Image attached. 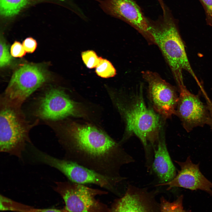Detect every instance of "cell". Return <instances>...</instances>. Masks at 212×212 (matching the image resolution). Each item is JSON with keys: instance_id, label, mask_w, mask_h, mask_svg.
Returning a JSON list of instances; mask_svg holds the SVG:
<instances>
[{"instance_id": "obj_1", "label": "cell", "mask_w": 212, "mask_h": 212, "mask_svg": "<svg viewBox=\"0 0 212 212\" xmlns=\"http://www.w3.org/2000/svg\"><path fill=\"white\" fill-rule=\"evenodd\" d=\"M64 158L108 177L120 178L121 168L134 161L119 142L96 126L73 123L58 132Z\"/></svg>"}, {"instance_id": "obj_2", "label": "cell", "mask_w": 212, "mask_h": 212, "mask_svg": "<svg viewBox=\"0 0 212 212\" xmlns=\"http://www.w3.org/2000/svg\"><path fill=\"white\" fill-rule=\"evenodd\" d=\"M142 85L135 92H130L123 99L117 101V106L125 124V133L119 142L121 145L134 135L140 139L148 154L150 146L156 148L163 125L161 116L145 101Z\"/></svg>"}, {"instance_id": "obj_3", "label": "cell", "mask_w": 212, "mask_h": 212, "mask_svg": "<svg viewBox=\"0 0 212 212\" xmlns=\"http://www.w3.org/2000/svg\"><path fill=\"white\" fill-rule=\"evenodd\" d=\"M148 31L169 66L178 89L185 86L184 70L199 84L188 58L177 22L166 8L158 20L149 21Z\"/></svg>"}, {"instance_id": "obj_4", "label": "cell", "mask_w": 212, "mask_h": 212, "mask_svg": "<svg viewBox=\"0 0 212 212\" xmlns=\"http://www.w3.org/2000/svg\"><path fill=\"white\" fill-rule=\"evenodd\" d=\"M36 161L44 163L59 170L69 181L80 184H93L113 191L124 177L114 178L106 176L70 160L52 156L37 148L32 153Z\"/></svg>"}, {"instance_id": "obj_5", "label": "cell", "mask_w": 212, "mask_h": 212, "mask_svg": "<svg viewBox=\"0 0 212 212\" xmlns=\"http://www.w3.org/2000/svg\"><path fill=\"white\" fill-rule=\"evenodd\" d=\"M3 107L0 115V151L22 158L28 143L30 127L14 108L8 104Z\"/></svg>"}, {"instance_id": "obj_6", "label": "cell", "mask_w": 212, "mask_h": 212, "mask_svg": "<svg viewBox=\"0 0 212 212\" xmlns=\"http://www.w3.org/2000/svg\"><path fill=\"white\" fill-rule=\"evenodd\" d=\"M47 73L40 67L24 64L14 72L5 90L7 102L17 107L46 82Z\"/></svg>"}, {"instance_id": "obj_7", "label": "cell", "mask_w": 212, "mask_h": 212, "mask_svg": "<svg viewBox=\"0 0 212 212\" xmlns=\"http://www.w3.org/2000/svg\"><path fill=\"white\" fill-rule=\"evenodd\" d=\"M55 184L54 189L64 201L67 212H108L107 208L95 199L106 192L69 181Z\"/></svg>"}, {"instance_id": "obj_8", "label": "cell", "mask_w": 212, "mask_h": 212, "mask_svg": "<svg viewBox=\"0 0 212 212\" xmlns=\"http://www.w3.org/2000/svg\"><path fill=\"white\" fill-rule=\"evenodd\" d=\"M142 74L148 84V98L154 110L164 119L175 115L179 96L175 87L156 72L144 71Z\"/></svg>"}, {"instance_id": "obj_9", "label": "cell", "mask_w": 212, "mask_h": 212, "mask_svg": "<svg viewBox=\"0 0 212 212\" xmlns=\"http://www.w3.org/2000/svg\"><path fill=\"white\" fill-rule=\"evenodd\" d=\"M106 14L129 24L140 33L150 44H155L148 31L149 20L133 0H96Z\"/></svg>"}, {"instance_id": "obj_10", "label": "cell", "mask_w": 212, "mask_h": 212, "mask_svg": "<svg viewBox=\"0 0 212 212\" xmlns=\"http://www.w3.org/2000/svg\"><path fill=\"white\" fill-rule=\"evenodd\" d=\"M179 95L175 115L188 132L198 127L208 125L210 116L207 105L198 95L191 92L185 86L179 89Z\"/></svg>"}, {"instance_id": "obj_11", "label": "cell", "mask_w": 212, "mask_h": 212, "mask_svg": "<svg viewBox=\"0 0 212 212\" xmlns=\"http://www.w3.org/2000/svg\"><path fill=\"white\" fill-rule=\"evenodd\" d=\"M36 113L41 118L51 120L80 114L75 103L63 90L56 88L50 89L43 95Z\"/></svg>"}, {"instance_id": "obj_12", "label": "cell", "mask_w": 212, "mask_h": 212, "mask_svg": "<svg viewBox=\"0 0 212 212\" xmlns=\"http://www.w3.org/2000/svg\"><path fill=\"white\" fill-rule=\"evenodd\" d=\"M175 161L180 168L177 175L170 181L159 184L158 186H167L168 190L176 187L192 190L199 189L212 195V183L201 173L199 164L193 163L190 157L184 162Z\"/></svg>"}, {"instance_id": "obj_13", "label": "cell", "mask_w": 212, "mask_h": 212, "mask_svg": "<svg viewBox=\"0 0 212 212\" xmlns=\"http://www.w3.org/2000/svg\"><path fill=\"white\" fill-rule=\"evenodd\" d=\"M149 193L129 185L126 192L116 203L112 212H153L148 200Z\"/></svg>"}, {"instance_id": "obj_14", "label": "cell", "mask_w": 212, "mask_h": 212, "mask_svg": "<svg viewBox=\"0 0 212 212\" xmlns=\"http://www.w3.org/2000/svg\"><path fill=\"white\" fill-rule=\"evenodd\" d=\"M152 165L153 170L159 180V184L172 180L176 176L175 168L171 159L167 148L165 135L161 134Z\"/></svg>"}, {"instance_id": "obj_15", "label": "cell", "mask_w": 212, "mask_h": 212, "mask_svg": "<svg viewBox=\"0 0 212 212\" xmlns=\"http://www.w3.org/2000/svg\"><path fill=\"white\" fill-rule=\"evenodd\" d=\"M30 0H0V12L5 17H10L18 14Z\"/></svg>"}, {"instance_id": "obj_16", "label": "cell", "mask_w": 212, "mask_h": 212, "mask_svg": "<svg viewBox=\"0 0 212 212\" xmlns=\"http://www.w3.org/2000/svg\"><path fill=\"white\" fill-rule=\"evenodd\" d=\"M95 68V72L97 75L102 78L112 77L116 74V70L112 64L108 60L101 57Z\"/></svg>"}, {"instance_id": "obj_17", "label": "cell", "mask_w": 212, "mask_h": 212, "mask_svg": "<svg viewBox=\"0 0 212 212\" xmlns=\"http://www.w3.org/2000/svg\"><path fill=\"white\" fill-rule=\"evenodd\" d=\"M182 199L181 196L176 200L171 202L162 198L160 212H186L183 207Z\"/></svg>"}, {"instance_id": "obj_18", "label": "cell", "mask_w": 212, "mask_h": 212, "mask_svg": "<svg viewBox=\"0 0 212 212\" xmlns=\"http://www.w3.org/2000/svg\"><path fill=\"white\" fill-rule=\"evenodd\" d=\"M11 211L17 212H67L66 210L56 209H39L14 201L11 205Z\"/></svg>"}, {"instance_id": "obj_19", "label": "cell", "mask_w": 212, "mask_h": 212, "mask_svg": "<svg viewBox=\"0 0 212 212\" xmlns=\"http://www.w3.org/2000/svg\"><path fill=\"white\" fill-rule=\"evenodd\" d=\"M81 57L86 66L90 69L96 67L100 61V57L97 56L95 52L92 50L82 52Z\"/></svg>"}, {"instance_id": "obj_20", "label": "cell", "mask_w": 212, "mask_h": 212, "mask_svg": "<svg viewBox=\"0 0 212 212\" xmlns=\"http://www.w3.org/2000/svg\"><path fill=\"white\" fill-rule=\"evenodd\" d=\"M0 48V66L1 67H3L10 64L11 59V56L7 45L3 41L1 40Z\"/></svg>"}, {"instance_id": "obj_21", "label": "cell", "mask_w": 212, "mask_h": 212, "mask_svg": "<svg viewBox=\"0 0 212 212\" xmlns=\"http://www.w3.org/2000/svg\"><path fill=\"white\" fill-rule=\"evenodd\" d=\"M204 9L207 24L212 26V0H199Z\"/></svg>"}, {"instance_id": "obj_22", "label": "cell", "mask_w": 212, "mask_h": 212, "mask_svg": "<svg viewBox=\"0 0 212 212\" xmlns=\"http://www.w3.org/2000/svg\"><path fill=\"white\" fill-rule=\"evenodd\" d=\"M26 52L23 45L18 42L15 41L11 47L10 53L13 57H22L25 55Z\"/></svg>"}, {"instance_id": "obj_23", "label": "cell", "mask_w": 212, "mask_h": 212, "mask_svg": "<svg viewBox=\"0 0 212 212\" xmlns=\"http://www.w3.org/2000/svg\"><path fill=\"white\" fill-rule=\"evenodd\" d=\"M22 45L26 52L32 53L36 49L37 43L36 40L33 38L28 37L23 41Z\"/></svg>"}, {"instance_id": "obj_24", "label": "cell", "mask_w": 212, "mask_h": 212, "mask_svg": "<svg viewBox=\"0 0 212 212\" xmlns=\"http://www.w3.org/2000/svg\"><path fill=\"white\" fill-rule=\"evenodd\" d=\"M158 1L159 2V3L161 6L162 8V9L163 11V13H164L166 9V7H165V4H164L163 2V0H158Z\"/></svg>"}, {"instance_id": "obj_25", "label": "cell", "mask_w": 212, "mask_h": 212, "mask_svg": "<svg viewBox=\"0 0 212 212\" xmlns=\"http://www.w3.org/2000/svg\"><path fill=\"white\" fill-rule=\"evenodd\" d=\"M210 120L208 125L210 126L212 130V110L210 112Z\"/></svg>"}, {"instance_id": "obj_26", "label": "cell", "mask_w": 212, "mask_h": 212, "mask_svg": "<svg viewBox=\"0 0 212 212\" xmlns=\"http://www.w3.org/2000/svg\"></svg>"}]
</instances>
